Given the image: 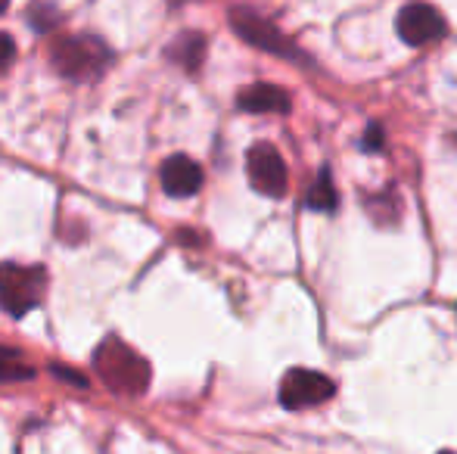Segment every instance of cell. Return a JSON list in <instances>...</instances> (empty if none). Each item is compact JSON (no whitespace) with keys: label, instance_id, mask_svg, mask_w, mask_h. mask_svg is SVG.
<instances>
[{"label":"cell","instance_id":"obj_1","mask_svg":"<svg viewBox=\"0 0 457 454\" xmlns=\"http://www.w3.org/2000/svg\"><path fill=\"white\" fill-rule=\"evenodd\" d=\"M94 370L115 395H128L137 399L150 386V364L140 351H134L131 345H125L119 336H109L96 345L94 351Z\"/></svg>","mask_w":457,"mask_h":454},{"label":"cell","instance_id":"obj_2","mask_svg":"<svg viewBox=\"0 0 457 454\" xmlns=\"http://www.w3.org/2000/svg\"><path fill=\"white\" fill-rule=\"evenodd\" d=\"M50 60H54V69L62 78L96 81L109 69L112 54H109V47L100 37L79 35V37H62V41H56L54 50H50Z\"/></svg>","mask_w":457,"mask_h":454},{"label":"cell","instance_id":"obj_3","mask_svg":"<svg viewBox=\"0 0 457 454\" xmlns=\"http://www.w3.org/2000/svg\"><path fill=\"white\" fill-rule=\"evenodd\" d=\"M47 293V271L41 265H16L4 261L0 265V305L6 315L22 318L44 302Z\"/></svg>","mask_w":457,"mask_h":454},{"label":"cell","instance_id":"obj_4","mask_svg":"<svg viewBox=\"0 0 457 454\" xmlns=\"http://www.w3.org/2000/svg\"><path fill=\"white\" fill-rule=\"evenodd\" d=\"M246 171H249V181L259 194L265 196H283L287 190V165H283L280 153L268 144H259L249 150L246 156Z\"/></svg>","mask_w":457,"mask_h":454},{"label":"cell","instance_id":"obj_5","mask_svg":"<svg viewBox=\"0 0 457 454\" xmlns=\"http://www.w3.org/2000/svg\"><path fill=\"white\" fill-rule=\"evenodd\" d=\"M333 395V383L320 374H312V370H293L287 374L280 386V401L287 408H308L318 405V401L330 399Z\"/></svg>","mask_w":457,"mask_h":454},{"label":"cell","instance_id":"obj_6","mask_svg":"<svg viewBox=\"0 0 457 454\" xmlns=\"http://www.w3.org/2000/svg\"><path fill=\"white\" fill-rule=\"evenodd\" d=\"M162 187L175 200H187L203 187V169L190 156H171L162 165Z\"/></svg>","mask_w":457,"mask_h":454},{"label":"cell","instance_id":"obj_7","mask_svg":"<svg viewBox=\"0 0 457 454\" xmlns=\"http://www.w3.org/2000/svg\"><path fill=\"white\" fill-rule=\"evenodd\" d=\"M402 31L408 41L423 44V41H429V37L439 35V16H436L429 6H411V10H404V16H402Z\"/></svg>","mask_w":457,"mask_h":454},{"label":"cell","instance_id":"obj_8","mask_svg":"<svg viewBox=\"0 0 457 454\" xmlns=\"http://www.w3.org/2000/svg\"><path fill=\"white\" fill-rule=\"evenodd\" d=\"M240 106L249 112H274V110H287V97H283V91H277V87L255 85L240 94Z\"/></svg>","mask_w":457,"mask_h":454},{"label":"cell","instance_id":"obj_9","mask_svg":"<svg viewBox=\"0 0 457 454\" xmlns=\"http://www.w3.org/2000/svg\"><path fill=\"white\" fill-rule=\"evenodd\" d=\"M35 376V367L16 349H0V383H25Z\"/></svg>","mask_w":457,"mask_h":454},{"label":"cell","instance_id":"obj_10","mask_svg":"<svg viewBox=\"0 0 457 454\" xmlns=\"http://www.w3.org/2000/svg\"><path fill=\"white\" fill-rule=\"evenodd\" d=\"M203 50H205V41L199 35H184L181 41L171 47V56L175 60H181V62H187V66H196L199 62V56H203Z\"/></svg>","mask_w":457,"mask_h":454},{"label":"cell","instance_id":"obj_11","mask_svg":"<svg viewBox=\"0 0 457 454\" xmlns=\"http://www.w3.org/2000/svg\"><path fill=\"white\" fill-rule=\"evenodd\" d=\"M12 56H16V41L10 35H0V72L10 66Z\"/></svg>","mask_w":457,"mask_h":454},{"label":"cell","instance_id":"obj_12","mask_svg":"<svg viewBox=\"0 0 457 454\" xmlns=\"http://www.w3.org/2000/svg\"><path fill=\"white\" fill-rule=\"evenodd\" d=\"M54 374L60 376V380L72 383V386H81V389L87 386V380H85V376L79 374V370H69V367H62V364H54Z\"/></svg>","mask_w":457,"mask_h":454},{"label":"cell","instance_id":"obj_13","mask_svg":"<svg viewBox=\"0 0 457 454\" xmlns=\"http://www.w3.org/2000/svg\"><path fill=\"white\" fill-rule=\"evenodd\" d=\"M6 10V0H0V12H4Z\"/></svg>","mask_w":457,"mask_h":454},{"label":"cell","instance_id":"obj_14","mask_svg":"<svg viewBox=\"0 0 457 454\" xmlns=\"http://www.w3.org/2000/svg\"><path fill=\"white\" fill-rule=\"evenodd\" d=\"M445 454H448V451H445Z\"/></svg>","mask_w":457,"mask_h":454}]
</instances>
